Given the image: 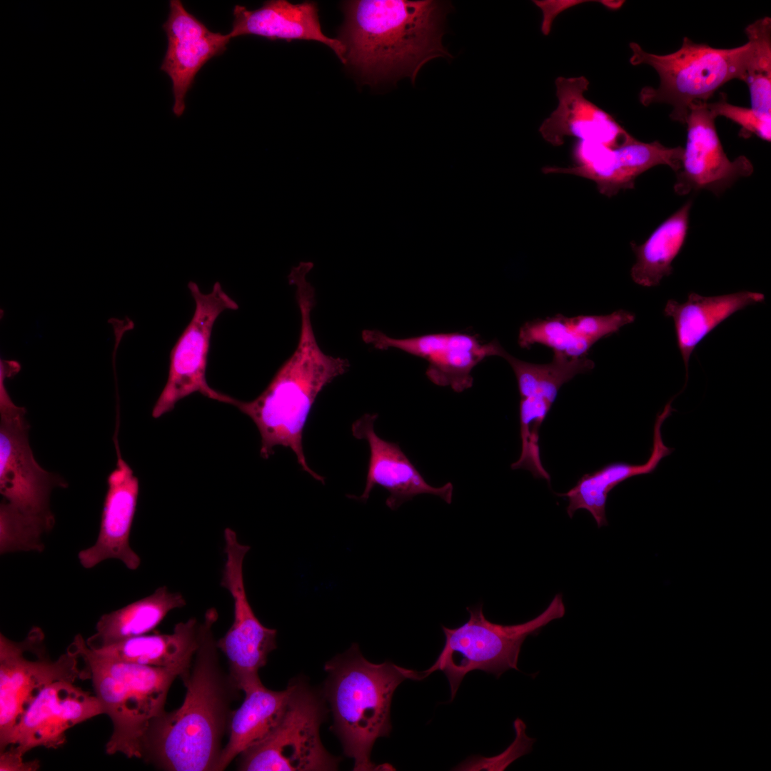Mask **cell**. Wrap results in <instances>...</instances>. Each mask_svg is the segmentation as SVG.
<instances>
[{
  "instance_id": "6da1fadb",
  "label": "cell",
  "mask_w": 771,
  "mask_h": 771,
  "mask_svg": "<svg viewBox=\"0 0 771 771\" xmlns=\"http://www.w3.org/2000/svg\"><path fill=\"white\" fill-rule=\"evenodd\" d=\"M218 618L211 608L199 623L197 650L189 670L180 677L186 687L182 705L164 710L143 739L142 758L159 769L216 771L231 705L241 691L221 665L213 632Z\"/></svg>"
},
{
  "instance_id": "7a4b0ae2",
  "label": "cell",
  "mask_w": 771,
  "mask_h": 771,
  "mask_svg": "<svg viewBox=\"0 0 771 771\" xmlns=\"http://www.w3.org/2000/svg\"><path fill=\"white\" fill-rule=\"evenodd\" d=\"M307 276L301 272L290 280V284L296 288L301 315L299 339L293 354L255 399L243 401L220 392L217 400L236 407L253 421L261 435L263 458L273 455L276 446L289 448L303 470L324 484L325 478L313 471L306 461L303 430L321 391L345 373L350 364L347 359L326 354L317 343L311 320L315 291Z\"/></svg>"
},
{
  "instance_id": "3957f363",
  "label": "cell",
  "mask_w": 771,
  "mask_h": 771,
  "mask_svg": "<svg viewBox=\"0 0 771 771\" xmlns=\"http://www.w3.org/2000/svg\"><path fill=\"white\" fill-rule=\"evenodd\" d=\"M345 10L339 40L346 64L370 81L404 75L414 82L425 63L450 56L441 43L438 1L358 0Z\"/></svg>"
},
{
  "instance_id": "277c9868",
  "label": "cell",
  "mask_w": 771,
  "mask_h": 771,
  "mask_svg": "<svg viewBox=\"0 0 771 771\" xmlns=\"http://www.w3.org/2000/svg\"><path fill=\"white\" fill-rule=\"evenodd\" d=\"M324 697L333 717V730L353 770H378L371 760L376 740L391 730L390 705L395 690L405 680H417L418 671L391 662L375 664L356 643L327 662Z\"/></svg>"
},
{
  "instance_id": "5b68a950",
  "label": "cell",
  "mask_w": 771,
  "mask_h": 771,
  "mask_svg": "<svg viewBox=\"0 0 771 771\" xmlns=\"http://www.w3.org/2000/svg\"><path fill=\"white\" fill-rule=\"evenodd\" d=\"M73 643L84 655L95 695L111 720L108 755L142 758L145 735L164 710L168 690L180 673L173 669L121 662L91 650L81 635Z\"/></svg>"
},
{
  "instance_id": "8992f818",
  "label": "cell",
  "mask_w": 771,
  "mask_h": 771,
  "mask_svg": "<svg viewBox=\"0 0 771 771\" xmlns=\"http://www.w3.org/2000/svg\"><path fill=\"white\" fill-rule=\"evenodd\" d=\"M629 46L630 63L652 67L660 79L658 87L641 89L640 103L645 106L671 105L670 119L684 125L693 104L708 102L720 86L732 79L745 81L748 42L735 48L717 49L684 37L678 50L665 55L648 53L635 42Z\"/></svg>"
},
{
  "instance_id": "52a82bcc",
  "label": "cell",
  "mask_w": 771,
  "mask_h": 771,
  "mask_svg": "<svg viewBox=\"0 0 771 771\" xmlns=\"http://www.w3.org/2000/svg\"><path fill=\"white\" fill-rule=\"evenodd\" d=\"M466 610L469 619L460 626L448 628L442 625L445 635L443 649L428 670L419 671V680L435 671H442L450 685L451 700L465 675L471 671L481 670L499 678L510 669L519 670L518 657L526 638L537 635L542 628L565 613L561 594L555 595L539 615L515 625L489 621L483 614L482 604Z\"/></svg>"
},
{
  "instance_id": "ba28073f",
  "label": "cell",
  "mask_w": 771,
  "mask_h": 771,
  "mask_svg": "<svg viewBox=\"0 0 771 771\" xmlns=\"http://www.w3.org/2000/svg\"><path fill=\"white\" fill-rule=\"evenodd\" d=\"M26 410L16 405L0 382V511L51 530L55 518L49 498L54 487L66 488L61 477L36 461L28 440Z\"/></svg>"
},
{
  "instance_id": "9c48e42d",
  "label": "cell",
  "mask_w": 771,
  "mask_h": 771,
  "mask_svg": "<svg viewBox=\"0 0 771 771\" xmlns=\"http://www.w3.org/2000/svg\"><path fill=\"white\" fill-rule=\"evenodd\" d=\"M286 710L276 727L262 742L240 755L238 770H336L340 760L331 755L320 738L327 709L325 697L306 682H290Z\"/></svg>"
},
{
  "instance_id": "30bf717a",
  "label": "cell",
  "mask_w": 771,
  "mask_h": 771,
  "mask_svg": "<svg viewBox=\"0 0 771 771\" xmlns=\"http://www.w3.org/2000/svg\"><path fill=\"white\" fill-rule=\"evenodd\" d=\"M90 678L84 655L74 643L52 660L46 653L44 635L34 627L24 640L13 641L0 634V750L38 693L60 680Z\"/></svg>"
},
{
  "instance_id": "8fae6325",
  "label": "cell",
  "mask_w": 771,
  "mask_h": 771,
  "mask_svg": "<svg viewBox=\"0 0 771 771\" xmlns=\"http://www.w3.org/2000/svg\"><path fill=\"white\" fill-rule=\"evenodd\" d=\"M187 286L195 311L171 351L168 379L152 410L154 418L171 412L180 400L196 392L215 400L218 392L206 379L212 328L222 312L237 310L238 305L218 281L208 293H202L194 281Z\"/></svg>"
},
{
  "instance_id": "7c38bea8",
  "label": "cell",
  "mask_w": 771,
  "mask_h": 771,
  "mask_svg": "<svg viewBox=\"0 0 771 771\" xmlns=\"http://www.w3.org/2000/svg\"><path fill=\"white\" fill-rule=\"evenodd\" d=\"M224 563L221 586L233 600V622L217 640V647L226 657L229 674L237 687L242 689L259 678L258 672L264 667L270 652L276 648L275 629L264 626L255 615L248 600L243 572V560L250 546L241 544L233 530L224 535Z\"/></svg>"
},
{
  "instance_id": "4fadbf2b",
  "label": "cell",
  "mask_w": 771,
  "mask_h": 771,
  "mask_svg": "<svg viewBox=\"0 0 771 771\" xmlns=\"http://www.w3.org/2000/svg\"><path fill=\"white\" fill-rule=\"evenodd\" d=\"M682 154V147H667L657 141L645 143L634 138L614 148L578 141L573 150L574 166H546L542 171L589 179L596 184L600 193L610 198L621 190L633 188L636 178L654 166L666 165L677 172Z\"/></svg>"
},
{
  "instance_id": "5bb4252c",
  "label": "cell",
  "mask_w": 771,
  "mask_h": 771,
  "mask_svg": "<svg viewBox=\"0 0 771 771\" xmlns=\"http://www.w3.org/2000/svg\"><path fill=\"white\" fill-rule=\"evenodd\" d=\"M364 343L378 350L396 348L428 362L427 378L439 386H450L461 393L473 386V368L485 358L497 356V340L483 343L478 336L467 333H429L395 338L379 330H364Z\"/></svg>"
},
{
  "instance_id": "9a60e30c",
  "label": "cell",
  "mask_w": 771,
  "mask_h": 771,
  "mask_svg": "<svg viewBox=\"0 0 771 771\" xmlns=\"http://www.w3.org/2000/svg\"><path fill=\"white\" fill-rule=\"evenodd\" d=\"M707 103L693 104L686 119V144L674 184V191L680 196L702 189L719 196L754 171L745 156L733 161L728 158L716 130L717 116Z\"/></svg>"
},
{
  "instance_id": "2e32d148",
  "label": "cell",
  "mask_w": 771,
  "mask_h": 771,
  "mask_svg": "<svg viewBox=\"0 0 771 771\" xmlns=\"http://www.w3.org/2000/svg\"><path fill=\"white\" fill-rule=\"evenodd\" d=\"M101 714L104 710L96 695L73 682H54L43 688L30 703L11 733L6 747L23 756L38 747L59 748L65 744L68 730Z\"/></svg>"
},
{
  "instance_id": "e0dca14e",
  "label": "cell",
  "mask_w": 771,
  "mask_h": 771,
  "mask_svg": "<svg viewBox=\"0 0 771 771\" xmlns=\"http://www.w3.org/2000/svg\"><path fill=\"white\" fill-rule=\"evenodd\" d=\"M163 29L168 46L160 69L172 81L173 112L180 117L197 73L211 59L226 50L231 37L228 34L210 31L179 0L170 1L168 16Z\"/></svg>"
},
{
  "instance_id": "ac0fdd59",
  "label": "cell",
  "mask_w": 771,
  "mask_h": 771,
  "mask_svg": "<svg viewBox=\"0 0 771 771\" xmlns=\"http://www.w3.org/2000/svg\"><path fill=\"white\" fill-rule=\"evenodd\" d=\"M377 418L376 413H366L352 424L353 435L368 442L370 457L363 493L348 497L366 502L373 488L379 485L389 493L386 504L391 510L420 494L436 495L450 504L453 484L448 482L440 487L428 484L397 443L385 440L376 433Z\"/></svg>"
},
{
  "instance_id": "d6986e66",
  "label": "cell",
  "mask_w": 771,
  "mask_h": 771,
  "mask_svg": "<svg viewBox=\"0 0 771 771\" xmlns=\"http://www.w3.org/2000/svg\"><path fill=\"white\" fill-rule=\"evenodd\" d=\"M558 104L539 127L543 139L560 146L566 136L617 147L634 138L608 113L585 97L589 81L585 76H559L555 81Z\"/></svg>"
},
{
  "instance_id": "ffe728a7",
  "label": "cell",
  "mask_w": 771,
  "mask_h": 771,
  "mask_svg": "<svg viewBox=\"0 0 771 771\" xmlns=\"http://www.w3.org/2000/svg\"><path fill=\"white\" fill-rule=\"evenodd\" d=\"M118 455L116 468L107 478L101 525L96 541L81 550L78 559L87 569L108 559H118L127 568L134 570L141 558L130 545V533L134 518L139 491L137 477L121 458L118 441L114 438Z\"/></svg>"
},
{
  "instance_id": "44dd1931",
  "label": "cell",
  "mask_w": 771,
  "mask_h": 771,
  "mask_svg": "<svg viewBox=\"0 0 771 771\" xmlns=\"http://www.w3.org/2000/svg\"><path fill=\"white\" fill-rule=\"evenodd\" d=\"M233 14L232 29L228 33L231 39L252 34L271 40L317 41L332 49L346 64L344 45L339 39L323 33L318 8L313 2L294 4L286 0H271L255 10L236 5Z\"/></svg>"
},
{
  "instance_id": "7402d4cb",
  "label": "cell",
  "mask_w": 771,
  "mask_h": 771,
  "mask_svg": "<svg viewBox=\"0 0 771 771\" xmlns=\"http://www.w3.org/2000/svg\"><path fill=\"white\" fill-rule=\"evenodd\" d=\"M672 401V399L670 400L662 411L657 414L651 455L646 463L642 465L625 462L608 464L593 473L583 475L568 492L558 494L568 499L567 513L570 518L576 510L584 509L593 515L598 528L608 525L605 505L609 493L631 477L652 473L660 460L672 452L674 449L664 444L661 435L662 423L675 410L671 406Z\"/></svg>"
},
{
  "instance_id": "603a6c76",
  "label": "cell",
  "mask_w": 771,
  "mask_h": 771,
  "mask_svg": "<svg viewBox=\"0 0 771 771\" xmlns=\"http://www.w3.org/2000/svg\"><path fill=\"white\" fill-rule=\"evenodd\" d=\"M292 690L291 683L281 691L266 687L260 678L246 685L245 698L233 710L228 740L223 747L216 771L224 770L241 753L265 740L281 720Z\"/></svg>"
},
{
  "instance_id": "cb8c5ba5",
  "label": "cell",
  "mask_w": 771,
  "mask_h": 771,
  "mask_svg": "<svg viewBox=\"0 0 771 771\" xmlns=\"http://www.w3.org/2000/svg\"><path fill=\"white\" fill-rule=\"evenodd\" d=\"M764 301V294L749 291L714 296L692 292L683 303L668 300L664 315L673 319L686 378L690 358L697 344L735 312Z\"/></svg>"
},
{
  "instance_id": "d4e9b609",
  "label": "cell",
  "mask_w": 771,
  "mask_h": 771,
  "mask_svg": "<svg viewBox=\"0 0 771 771\" xmlns=\"http://www.w3.org/2000/svg\"><path fill=\"white\" fill-rule=\"evenodd\" d=\"M199 623L196 618L177 623L171 634L142 635L92 650L116 660L187 672L198 645Z\"/></svg>"
},
{
  "instance_id": "484cf974",
  "label": "cell",
  "mask_w": 771,
  "mask_h": 771,
  "mask_svg": "<svg viewBox=\"0 0 771 771\" xmlns=\"http://www.w3.org/2000/svg\"><path fill=\"white\" fill-rule=\"evenodd\" d=\"M186 605V600L180 593H171L166 586H161L147 597L103 615L96 623V633L86 643L89 648L96 650L147 634L170 611Z\"/></svg>"
},
{
  "instance_id": "4316f807",
  "label": "cell",
  "mask_w": 771,
  "mask_h": 771,
  "mask_svg": "<svg viewBox=\"0 0 771 771\" xmlns=\"http://www.w3.org/2000/svg\"><path fill=\"white\" fill-rule=\"evenodd\" d=\"M692 201L661 223L642 243H630L636 261L630 270L633 281L642 286H658L672 273V263L681 251L689 228Z\"/></svg>"
},
{
  "instance_id": "83f0119b",
  "label": "cell",
  "mask_w": 771,
  "mask_h": 771,
  "mask_svg": "<svg viewBox=\"0 0 771 771\" xmlns=\"http://www.w3.org/2000/svg\"><path fill=\"white\" fill-rule=\"evenodd\" d=\"M500 346L497 355L506 360L511 366L520 397L543 395L555 400L563 384L576 375L590 371L595 367L594 362L586 356L569 358L556 353H553L549 363H531L513 356L501 345Z\"/></svg>"
},
{
  "instance_id": "f1b7e54d",
  "label": "cell",
  "mask_w": 771,
  "mask_h": 771,
  "mask_svg": "<svg viewBox=\"0 0 771 771\" xmlns=\"http://www.w3.org/2000/svg\"><path fill=\"white\" fill-rule=\"evenodd\" d=\"M750 52L745 82L747 84L751 109L771 116V19L755 20L745 29Z\"/></svg>"
},
{
  "instance_id": "f546056e",
  "label": "cell",
  "mask_w": 771,
  "mask_h": 771,
  "mask_svg": "<svg viewBox=\"0 0 771 771\" xmlns=\"http://www.w3.org/2000/svg\"><path fill=\"white\" fill-rule=\"evenodd\" d=\"M565 318L557 314L525 322L519 331V346L529 348L539 343L550 348L553 353L569 358L585 357L594 343L576 334L567 323Z\"/></svg>"
},
{
  "instance_id": "4dcf8cb0",
  "label": "cell",
  "mask_w": 771,
  "mask_h": 771,
  "mask_svg": "<svg viewBox=\"0 0 771 771\" xmlns=\"http://www.w3.org/2000/svg\"><path fill=\"white\" fill-rule=\"evenodd\" d=\"M567 323L578 336L595 343L635 320L634 313L620 309L607 315H580L566 317Z\"/></svg>"
},
{
  "instance_id": "1f68e13d",
  "label": "cell",
  "mask_w": 771,
  "mask_h": 771,
  "mask_svg": "<svg viewBox=\"0 0 771 771\" xmlns=\"http://www.w3.org/2000/svg\"><path fill=\"white\" fill-rule=\"evenodd\" d=\"M707 106L717 117L724 116L740 126V136L745 138L755 135L770 141L771 116L760 115L751 108L732 105L723 98L714 103L707 102Z\"/></svg>"
},
{
  "instance_id": "d6a6232c",
  "label": "cell",
  "mask_w": 771,
  "mask_h": 771,
  "mask_svg": "<svg viewBox=\"0 0 771 771\" xmlns=\"http://www.w3.org/2000/svg\"><path fill=\"white\" fill-rule=\"evenodd\" d=\"M513 726L516 732V738L513 744L510 745L503 753L493 758H471L469 761L468 760V762L460 764L458 770H495V766L497 762H500L499 770H503L513 760L520 756L528 753L529 752L528 750L519 749L525 748L531 750L532 745L535 742V739L530 738L525 735V725L520 719L517 718L514 721Z\"/></svg>"
},
{
  "instance_id": "836d02e7",
  "label": "cell",
  "mask_w": 771,
  "mask_h": 771,
  "mask_svg": "<svg viewBox=\"0 0 771 771\" xmlns=\"http://www.w3.org/2000/svg\"><path fill=\"white\" fill-rule=\"evenodd\" d=\"M39 767L40 762L38 760L24 761V756L10 746L1 750V771H36Z\"/></svg>"
}]
</instances>
